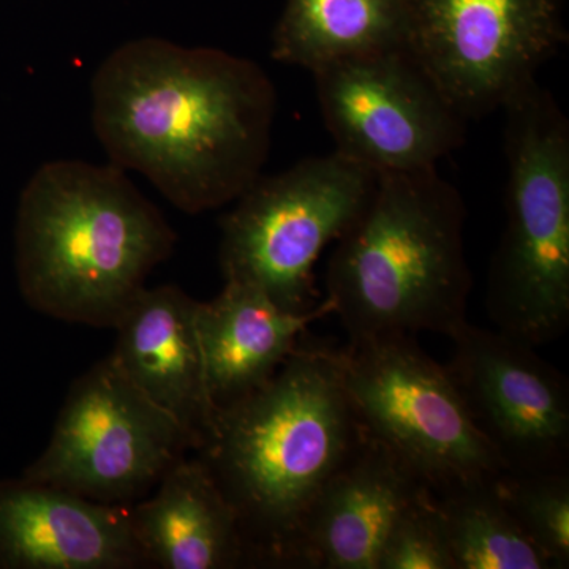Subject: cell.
<instances>
[{"label":"cell","mask_w":569,"mask_h":569,"mask_svg":"<svg viewBox=\"0 0 569 569\" xmlns=\"http://www.w3.org/2000/svg\"><path fill=\"white\" fill-rule=\"evenodd\" d=\"M276 89L258 63L144 37L92 78V123L110 162L187 213L238 200L271 148Z\"/></svg>","instance_id":"1"},{"label":"cell","mask_w":569,"mask_h":569,"mask_svg":"<svg viewBox=\"0 0 569 569\" xmlns=\"http://www.w3.org/2000/svg\"><path fill=\"white\" fill-rule=\"evenodd\" d=\"M365 438L339 350L301 342L263 387L220 407L200 449L238 512L249 561L293 565L310 509Z\"/></svg>","instance_id":"2"},{"label":"cell","mask_w":569,"mask_h":569,"mask_svg":"<svg viewBox=\"0 0 569 569\" xmlns=\"http://www.w3.org/2000/svg\"><path fill=\"white\" fill-rule=\"evenodd\" d=\"M176 239L122 168L52 160L29 179L18 204L22 298L54 320L112 328Z\"/></svg>","instance_id":"3"},{"label":"cell","mask_w":569,"mask_h":569,"mask_svg":"<svg viewBox=\"0 0 569 569\" xmlns=\"http://www.w3.org/2000/svg\"><path fill=\"white\" fill-rule=\"evenodd\" d=\"M466 206L437 168L378 173L361 216L337 241L326 288L348 340L467 323Z\"/></svg>","instance_id":"4"},{"label":"cell","mask_w":569,"mask_h":569,"mask_svg":"<svg viewBox=\"0 0 569 569\" xmlns=\"http://www.w3.org/2000/svg\"><path fill=\"white\" fill-rule=\"evenodd\" d=\"M503 110L507 227L486 305L500 331L538 348L569 326V126L537 81Z\"/></svg>","instance_id":"5"},{"label":"cell","mask_w":569,"mask_h":569,"mask_svg":"<svg viewBox=\"0 0 569 569\" xmlns=\"http://www.w3.org/2000/svg\"><path fill=\"white\" fill-rule=\"evenodd\" d=\"M339 359L343 387L367 436L436 496L507 473L447 367L437 365L413 335L348 340Z\"/></svg>","instance_id":"6"},{"label":"cell","mask_w":569,"mask_h":569,"mask_svg":"<svg viewBox=\"0 0 569 569\" xmlns=\"http://www.w3.org/2000/svg\"><path fill=\"white\" fill-rule=\"evenodd\" d=\"M378 174L339 151L257 179L223 217L224 282L250 284L290 312L316 309V264L356 222Z\"/></svg>","instance_id":"7"},{"label":"cell","mask_w":569,"mask_h":569,"mask_svg":"<svg viewBox=\"0 0 569 569\" xmlns=\"http://www.w3.org/2000/svg\"><path fill=\"white\" fill-rule=\"evenodd\" d=\"M189 449V433L108 356L71 385L50 443L22 478L99 503L132 505Z\"/></svg>","instance_id":"8"},{"label":"cell","mask_w":569,"mask_h":569,"mask_svg":"<svg viewBox=\"0 0 569 569\" xmlns=\"http://www.w3.org/2000/svg\"><path fill=\"white\" fill-rule=\"evenodd\" d=\"M312 74L336 151L377 174L437 168L462 144L467 119L410 47L343 59Z\"/></svg>","instance_id":"9"},{"label":"cell","mask_w":569,"mask_h":569,"mask_svg":"<svg viewBox=\"0 0 569 569\" xmlns=\"http://www.w3.org/2000/svg\"><path fill=\"white\" fill-rule=\"evenodd\" d=\"M561 43L560 0H411L408 47L466 119L503 108Z\"/></svg>","instance_id":"10"},{"label":"cell","mask_w":569,"mask_h":569,"mask_svg":"<svg viewBox=\"0 0 569 569\" xmlns=\"http://www.w3.org/2000/svg\"><path fill=\"white\" fill-rule=\"evenodd\" d=\"M449 339L447 367L475 425L507 473L568 470L567 378L537 347L507 332L467 323Z\"/></svg>","instance_id":"11"},{"label":"cell","mask_w":569,"mask_h":569,"mask_svg":"<svg viewBox=\"0 0 569 569\" xmlns=\"http://www.w3.org/2000/svg\"><path fill=\"white\" fill-rule=\"evenodd\" d=\"M149 567L130 505H107L29 481H0V569Z\"/></svg>","instance_id":"12"},{"label":"cell","mask_w":569,"mask_h":569,"mask_svg":"<svg viewBox=\"0 0 569 569\" xmlns=\"http://www.w3.org/2000/svg\"><path fill=\"white\" fill-rule=\"evenodd\" d=\"M194 301L181 288H141L112 328L110 355L123 376L167 411L200 451L211 436L219 407L209 389Z\"/></svg>","instance_id":"13"},{"label":"cell","mask_w":569,"mask_h":569,"mask_svg":"<svg viewBox=\"0 0 569 569\" xmlns=\"http://www.w3.org/2000/svg\"><path fill=\"white\" fill-rule=\"evenodd\" d=\"M425 488L402 460L365 432L310 509L295 567L377 569L389 530Z\"/></svg>","instance_id":"14"},{"label":"cell","mask_w":569,"mask_h":569,"mask_svg":"<svg viewBox=\"0 0 569 569\" xmlns=\"http://www.w3.org/2000/svg\"><path fill=\"white\" fill-rule=\"evenodd\" d=\"M134 538L149 567L230 569L250 563L238 512L201 458L183 456L156 493L130 505Z\"/></svg>","instance_id":"15"},{"label":"cell","mask_w":569,"mask_h":569,"mask_svg":"<svg viewBox=\"0 0 569 569\" xmlns=\"http://www.w3.org/2000/svg\"><path fill=\"white\" fill-rule=\"evenodd\" d=\"M331 313L328 301L305 313L277 306L250 284L224 282L198 312L209 389L217 407L249 395L276 376L307 326Z\"/></svg>","instance_id":"16"},{"label":"cell","mask_w":569,"mask_h":569,"mask_svg":"<svg viewBox=\"0 0 569 569\" xmlns=\"http://www.w3.org/2000/svg\"><path fill=\"white\" fill-rule=\"evenodd\" d=\"M411 0H287L272 59L313 71L328 63L408 47Z\"/></svg>","instance_id":"17"},{"label":"cell","mask_w":569,"mask_h":569,"mask_svg":"<svg viewBox=\"0 0 569 569\" xmlns=\"http://www.w3.org/2000/svg\"><path fill=\"white\" fill-rule=\"evenodd\" d=\"M496 481L436 496L456 569H553L512 518Z\"/></svg>","instance_id":"18"},{"label":"cell","mask_w":569,"mask_h":569,"mask_svg":"<svg viewBox=\"0 0 569 569\" xmlns=\"http://www.w3.org/2000/svg\"><path fill=\"white\" fill-rule=\"evenodd\" d=\"M501 500L553 569L569 567V471L503 473Z\"/></svg>","instance_id":"19"},{"label":"cell","mask_w":569,"mask_h":569,"mask_svg":"<svg viewBox=\"0 0 569 569\" xmlns=\"http://www.w3.org/2000/svg\"><path fill=\"white\" fill-rule=\"evenodd\" d=\"M377 569H456L436 493L425 488L389 530Z\"/></svg>","instance_id":"20"}]
</instances>
